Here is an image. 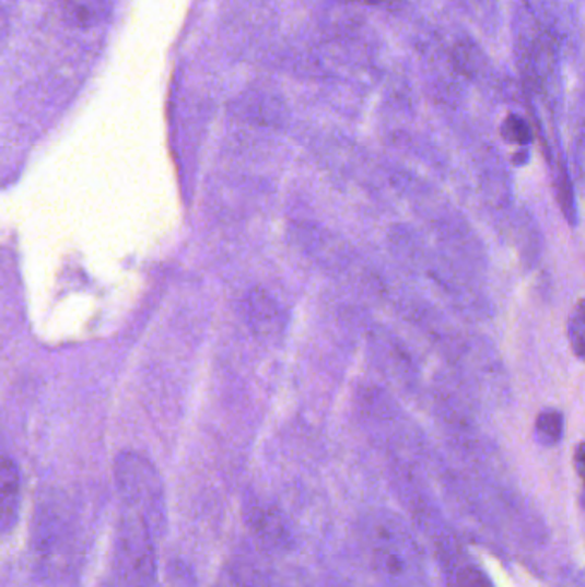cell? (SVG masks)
Listing matches in <instances>:
<instances>
[{
  "label": "cell",
  "instance_id": "cell-12",
  "mask_svg": "<svg viewBox=\"0 0 585 587\" xmlns=\"http://www.w3.org/2000/svg\"><path fill=\"white\" fill-rule=\"evenodd\" d=\"M354 2H363V4H375L376 0H354Z\"/></svg>",
  "mask_w": 585,
  "mask_h": 587
},
{
  "label": "cell",
  "instance_id": "cell-7",
  "mask_svg": "<svg viewBox=\"0 0 585 587\" xmlns=\"http://www.w3.org/2000/svg\"><path fill=\"white\" fill-rule=\"evenodd\" d=\"M563 432H565V418L562 412L557 409H546L536 420V439L542 447H554L560 444L563 438Z\"/></svg>",
  "mask_w": 585,
  "mask_h": 587
},
{
  "label": "cell",
  "instance_id": "cell-4",
  "mask_svg": "<svg viewBox=\"0 0 585 587\" xmlns=\"http://www.w3.org/2000/svg\"><path fill=\"white\" fill-rule=\"evenodd\" d=\"M247 318L258 336L273 337L282 330L279 306L264 289H255L247 297Z\"/></svg>",
  "mask_w": 585,
  "mask_h": 587
},
{
  "label": "cell",
  "instance_id": "cell-10",
  "mask_svg": "<svg viewBox=\"0 0 585 587\" xmlns=\"http://www.w3.org/2000/svg\"><path fill=\"white\" fill-rule=\"evenodd\" d=\"M575 469H577L578 476H581L582 483L585 488V444H581L575 451ZM584 505H585V492H584Z\"/></svg>",
  "mask_w": 585,
  "mask_h": 587
},
{
  "label": "cell",
  "instance_id": "cell-2",
  "mask_svg": "<svg viewBox=\"0 0 585 587\" xmlns=\"http://www.w3.org/2000/svg\"><path fill=\"white\" fill-rule=\"evenodd\" d=\"M117 576L124 587H148L155 576L152 529L143 517L128 516L124 519L117 538Z\"/></svg>",
  "mask_w": 585,
  "mask_h": 587
},
{
  "label": "cell",
  "instance_id": "cell-6",
  "mask_svg": "<svg viewBox=\"0 0 585 587\" xmlns=\"http://www.w3.org/2000/svg\"><path fill=\"white\" fill-rule=\"evenodd\" d=\"M410 553L403 548L394 547V544H379L376 548V564L383 576L387 577L390 583H403L410 576L412 565Z\"/></svg>",
  "mask_w": 585,
  "mask_h": 587
},
{
  "label": "cell",
  "instance_id": "cell-1",
  "mask_svg": "<svg viewBox=\"0 0 585 587\" xmlns=\"http://www.w3.org/2000/svg\"><path fill=\"white\" fill-rule=\"evenodd\" d=\"M116 481L124 504L134 508L152 532L164 531V483L153 463L134 451H122L116 460Z\"/></svg>",
  "mask_w": 585,
  "mask_h": 587
},
{
  "label": "cell",
  "instance_id": "cell-9",
  "mask_svg": "<svg viewBox=\"0 0 585 587\" xmlns=\"http://www.w3.org/2000/svg\"><path fill=\"white\" fill-rule=\"evenodd\" d=\"M503 132H505L506 140L514 141V143L527 144L530 141L529 128L524 120L517 119V117H510L506 120Z\"/></svg>",
  "mask_w": 585,
  "mask_h": 587
},
{
  "label": "cell",
  "instance_id": "cell-5",
  "mask_svg": "<svg viewBox=\"0 0 585 587\" xmlns=\"http://www.w3.org/2000/svg\"><path fill=\"white\" fill-rule=\"evenodd\" d=\"M442 564L451 587H493L490 577L463 553H446Z\"/></svg>",
  "mask_w": 585,
  "mask_h": 587
},
{
  "label": "cell",
  "instance_id": "cell-11",
  "mask_svg": "<svg viewBox=\"0 0 585 587\" xmlns=\"http://www.w3.org/2000/svg\"><path fill=\"white\" fill-rule=\"evenodd\" d=\"M562 587H585V580L578 576H566Z\"/></svg>",
  "mask_w": 585,
  "mask_h": 587
},
{
  "label": "cell",
  "instance_id": "cell-3",
  "mask_svg": "<svg viewBox=\"0 0 585 587\" xmlns=\"http://www.w3.org/2000/svg\"><path fill=\"white\" fill-rule=\"evenodd\" d=\"M20 516V471L14 460L4 456L0 469V526L8 535Z\"/></svg>",
  "mask_w": 585,
  "mask_h": 587
},
{
  "label": "cell",
  "instance_id": "cell-8",
  "mask_svg": "<svg viewBox=\"0 0 585 587\" xmlns=\"http://www.w3.org/2000/svg\"><path fill=\"white\" fill-rule=\"evenodd\" d=\"M569 340L575 356L585 361V300H582L570 315Z\"/></svg>",
  "mask_w": 585,
  "mask_h": 587
}]
</instances>
